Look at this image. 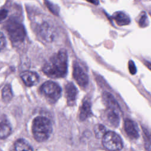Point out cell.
Instances as JSON below:
<instances>
[{"label":"cell","mask_w":151,"mask_h":151,"mask_svg":"<svg viewBox=\"0 0 151 151\" xmlns=\"http://www.w3.org/2000/svg\"><path fill=\"white\" fill-rule=\"evenodd\" d=\"M11 133V126L7 119L4 116L1 120V130H0V137L1 139L7 138Z\"/></svg>","instance_id":"obj_11"},{"label":"cell","mask_w":151,"mask_h":151,"mask_svg":"<svg viewBox=\"0 0 151 151\" xmlns=\"http://www.w3.org/2000/svg\"><path fill=\"white\" fill-rule=\"evenodd\" d=\"M73 78L78 85L83 88H86L89 84V77L83 68L78 64L74 65Z\"/></svg>","instance_id":"obj_6"},{"label":"cell","mask_w":151,"mask_h":151,"mask_svg":"<svg viewBox=\"0 0 151 151\" xmlns=\"http://www.w3.org/2000/svg\"><path fill=\"white\" fill-rule=\"evenodd\" d=\"M8 14V11L6 9H3L1 11V14H0V16H1V20L3 21L4 20Z\"/></svg>","instance_id":"obj_23"},{"label":"cell","mask_w":151,"mask_h":151,"mask_svg":"<svg viewBox=\"0 0 151 151\" xmlns=\"http://www.w3.org/2000/svg\"><path fill=\"white\" fill-rule=\"evenodd\" d=\"M65 90L68 105L69 106H73L76 102L78 95V90L76 87L73 83L70 82L66 85Z\"/></svg>","instance_id":"obj_7"},{"label":"cell","mask_w":151,"mask_h":151,"mask_svg":"<svg viewBox=\"0 0 151 151\" xmlns=\"http://www.w3.org/2000/svg\"><path fill=\"white\" fill-rule=\"evenodd\" d=\"M91 104L89 101H85L80 108V112L79 115L80 120L82 121L85 120L92 115Z\"/></svg>","instance_id":"obj_13"},{"label":"cell","mask_w":151,"mask_h":151,"mask_svg":"<svg viewBox=\"0 0 151 151\" xmlns=\"http://www.w3.org/2000/svg\"><path fill=\"white\" fill-rule=\"evenodd\" d=\"M32 131L34 137L37 142H44L48 139L52 133L51 123L45 117L38 116L33 122Z\"/></svg>","instance_id":"obj_2"},{"label":"cell","mask_w":151,"mask_h":151,"mask_svg":"<svg viewBox=\"0 0 151 151\" xmlns=\"http://www.w3.org/2000/svg\"><path fill=\"white\" fill-rule=\"evenodd\" d=\"M125 130L127 135L132 139H137L139 137V131L137 124L130 119H126L124 123Z\"/></svg>","instance_id":"obj_8"},{"label":"cell","mask_w":151,"mask_h":151,"mask_svg":"<svg viewBox=\"0 0 151 151\" xmlns=\"http://www.w3.org/2000/svg\"><path fill=\"white\" fill-rule=\"evenodd\" d=\"M14 149L16 150H33V149L31 145L24 139H18L14 143Z\"/></svg>","instance_id":"obj_15"},{"label":"cell","mask_w":151,"mask_h":151,"mask_svg":"<svg viewBox=\"0 0 151 151\" xmlns=\"http://www.w3.org/2000/svg\"><path fill=\"white\" fill-rule=\"evenodd\" d=\"M113 19L116 21V23L120 26L128 25L130 22V18L122 12H118L116 13L113 16Z\"/></svg>","instance_id":"obj_14"},{"label":"cell","mask_w":151,"mask_h":151,"mask_svg":"<svg viewBox=\"0 0 151 151\" xmlns=\"http://www.w3.org/2000/svg\"><path fill=\"white\" fill-rule=\"evenodd\" d=\"M94 131L97 138L103 137L105 133L107 132L105 127L100 124H98L95 126L94 128Z\"/></svg>","instance_id":"obj_19"},{"label":"cell","mask_w":151,"mask_h":151,"mask_svg":"<svg viewBox=\"0 0 151 151\" xmlns=\"http://www.w3.org/2000/svg\"><path fill=\"white\" fill-rule=\"evenodd\" d=\"M145 149L151 150V131L145 127H142Z\"/></svg>","instance_id":"obj_17"},{"label":"cell","mask_w":151,"mask_h":151,"mask_svg":"<svg viewBox=\"0 0 151 151\" xmlns=\"http://www.w3.org/2000/svg\"><path fill=\"white\" fill-rule=\"evenodd\" d=\"M46 5L47 6V7H48V8L49 9V10H50L51 12H53V13L54 14H56V15L58 14V11L57 10V8H56L57 7H56V6H54L53 4L50 3V2H48V1H46Z\"/></svg>","instance_id":"obj_22"},{"label":"cell","mask_w":151,"mask_h":151,"mask_svg":"<svg viewBox=\"0 0 151 151\" xmlns=\"http://www.w3.org/2000/svg\"><path fill=\"white\" fill-rule=\"evenodd\" d=\"M20 76L26 86L31 87L37 85L38 83V75L33 71H26L21 73Z\"/></svg>","instance_id":"obj_9"},{"label":"cell","mask_w":151,"mask_h":151,"mask_svg":"<svg viewBox=\"0 0 151 151\" xmlns=\"http://www.w3.org/2000/svg\"><path fill=\"white\" fill-rule=\"evenodd\" d=\"M145 65L146 66V67H147L149 70H151V63H150V62H149V61H145Z\"/></svg>","instance_id":"obj_26"},{"label":"cell","mask_w":151,"mask_h":151,"mask_svg":"<svg viewBox=\"0 0 151 151\" xmlns=\"http://www.w3.org/2000/svg\"><path fill=\"white\" fill-rule=\"evenodd\" d=\"M128 66H129V72L131 74H135L137 72V68L136 67V66L134 63V62L132 60H130L128 63Z\"/></svg>","instance_id":"obj_21"},{"label":"cell","mask_w":151,"mask_h":151,"mask_svg":"<svg viewBox=\"0 0 151 151\" xmlns=\"http://www.w3.org/2000/svg\"><path fill=\"white\" fill-rule=\"evenodd\" d=\"M87 1L95 5H98L99 4V1L98 0H86Z\"/></svg>","instance_id":"obj_25"},{"label":"cell","mask_w":151,"mask_h":151,"mask_svg":"<svg viewBox=\"0 0 151 151\" xmlns=\"http://www.w3.org/2000/svg\"><path fill=\"white\" fill-rule=\"evenodd\" d=\"M40 33L44 38L47 40H51L53 36V32L51 28L48 24V23H44L40 27Z\"/></svg>","instance_id":"obj_16"},{"label":"cell","mask_w":151,"mask_h":151,"mask_svg":"<svg viewBox=\"0 0 151 151\" xmlns=\"http://www.w3.org/2000/svg\"><path fill=\"white\" fill-rule=\"evenodd\" d=\"M103 145L110 150H119L123 148V141L120 136L116 133L107 132L102 137Z\"/></svg>","instance_id":"obj_5"},{"label":"cell","mask_w":151,"mask_h":151,"mask_svg":"<svg viewBox=\"0 0 151 151\" xmlns=\"http://www.w3.org/2000/svg\"><path fill=\"white\" fill-rule=\"evenodd\" d=\"M67 53L66 50L61 49L51 56L44 64L43 71L50 78H61L66 76L67 73Z\"/></svg>","instance_id":"obj_1"},{"label":"cell","mask_w":151,"mask_h":151,"mask_svg":"<svg viewBox=\"0 0 151 151\" xmlns=\"http://www.w3.org/2000/svg\"><path fill=\"white\" fill-rule=\"evenodd\" d=\"M13 96L11 87L10 85H6L2 90V99L4 103H9Z\"/></svg>","instance_id":"obj_18"},{"label":"cell","mask_w":151,"mask_h":151,"mask_svg":"<svg viewBox=\"0 0 151 151\" xmlns=\"http://www.w3.org/2000/svg\"><path fill=\"white\" fill-rule=\"evenodd\" d=\"M6 46V39L4 37L3 34H1V49L3 50V48Z\"/></svg>","instance_id":"obj_24"},{"label":"cell","mask_w":151,"mask_h":151,"mask_svg":"<svg viewBox=\"0 0 151 151\" xmlns=\"http://www.w3.org/2000/svg\"><path fill=\"white\" fill-rule=\"evenodd\" d=\"M106 118L108 121L111 125L114 127H118L119 124L120 116H119V110L108 109L106 113Z\"/></svg>","instance_id":"obj_10"},{"label":"cell","mask_w":151,"mask_h":151,"mask_svg":"<svg viewBox=\"0 0 151 151\" xmlns=\"http://www.w3.org/2000/svg\"><path fill=\"white\" fill-rule=\"evenodd\" d=\"M102 98L104 103L107 106L108 109H115L120 111L118 103L110 93L108 92H104L102 95Z\"/></svg>","instance_id":"obj_12"},{"label":"cell","mask_w":151,"mask_h":151,"mask_svg":"<svg viewBox=\"0 0 151 151\" xmlns=\"http://www.w3.org/2000/svg\"><path fill=\"white\" fill-rule=\"evenodd\" d=\"M41 92L47 100L51 103H55L61 97V89L56 82L47 81L40 88Z\"/></svg>","instance_id":"obj_3"},{"label":"cell","mask_w":151,"mask_h":151,"mask_svg":"<svg viewBox=\"0 0 151 151\" xmlns=\"http://www.w3.org/2000/svg\"><path fill=\"white\" fill-rule=\"evenodd\" d=\"M7 30L13 42L22 43L24 40L26 31L24 26L16 20H10L7 24Z\"/></svg>","instance_id":"obj_4"},{"label":"cell","mask_w":151,"mask_h":151,"mask_svg":"<svg viewBox=\"0 0 151 151\" xmlns=\"http://www.w3.org/2000/svg\"><path fill=\"white\" fill-rule=\"evenodd\" d=\"M149 22L145 13H143L139 20V25L140 27H146L148 26Z\"/></svg>","instance_id":"obj_20"}]
</instances>
